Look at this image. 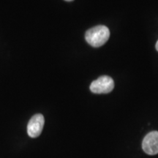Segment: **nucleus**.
I'll use <instances>...</instances> for the list:
<instances>
[{"instance_id": "obj_1", "label": "nucleus", "mask_w": 158, "mask_h": 158, "mask_svg": "<svg viewBox=\"0 0 158 158\" xmlns=\"http://www.w3.org/2000/svg\"><path fill=\"white\" fill-rule=\"evenodd\" d=\"M110 37V31L106 26H96L93 28L89 29L85 35L86 42L92 46H102L108 41Z\"/></svg>"}, {"instance_id": "obj_2", "label": "nucleus", "mask_w": 158, "mask_h": 158, "mask_svg": "<svg viewBox=\"0 0 158 158\" xmlns=\"http://www.w3.org/2000/svg\"><path fill=\"white\" fill-rule=\"evenodd\" d=\"M114 80L107 76H100L90 85L91 92L95 94L109 93L114 89Z\"/></svg>"}, {"instance_id": "obj_3", "label": "nucleus", "mask_w": 158, "mask_h": 158, "mask_svg": "<svg viewBox=\"0 0 158 158\" xmlns=\"http://www.w3.org/2000/svg\"><path fill=\"white\" fill-rule=\"evenodd\" d=\"M142 148L144 152L149 155L158 154V132H150L145 136L142 142Z\"/></svg>"}, {"instance_id": "obj_4", "label": "nucleus", "mask_w": 158, "mask_h": 158, "mask_svg": "<svg viewBox=\"0 0 158 158\" xmlns=\"http://www.w3.org/2000/svg\"><path fill=\"white\" fill-rule=\"evenodd\" d=\"M45 119L42 114H35L29 120L27 125V133L31 138H37L42 133Z\"/></svg>"}, {"instance_id": "obj_5", "label": "nucleus", "mask_w": 158, "mask_h": 158, "mask_svg": "<svg viewBox=\"0 0 158 158\" xmlns=\"http://www.w3.org/2000/svg\"><path fill=\"white\" fill-rule=\"evenodd\" d=\"M156 49H157V51H158V40L157 43H156Z\"/></svg>"}, {"instance_id": "obj_6", "label": "nucleus", "mask_w": 158, "mask_h": 158, "mask_svg": "<svg viewBox=\"0 0 158 158\" xmlns=\"http://www.w3.org/2000/svg\"><path fill=\"white\" fill-rule=\"evenodd\" d=\"M65 1H67V2H71V1H73V0H65Z\"/></svg>"}]
</instances>
